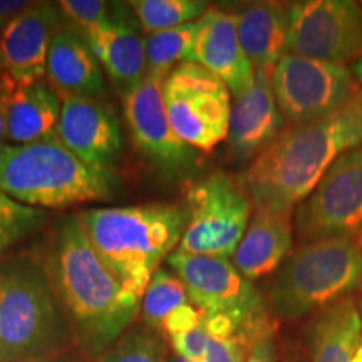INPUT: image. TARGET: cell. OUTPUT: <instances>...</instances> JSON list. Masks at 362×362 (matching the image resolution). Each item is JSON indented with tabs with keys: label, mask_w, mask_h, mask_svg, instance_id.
I'll return each mask as SVG.
<instances>
[{
	"label": "cell",
	"mask_w": 362,
	"mask_h": 362,
	"mask_svg": "<svg viewBox=\"0 0 362 362\" xmlns=\"http://www.w3.org/2000/svg\"><path fill=\"white\" fill-rule=\"evenodd\" d=\"M272 86L291 126L325 119L362 93V84L347 66L293 54H285L274 67Z\"/></svg>",
	"instance_id": "obj_10"
},
{
	"label": "cell",
	"mask_w": 362,
	"mask_h": 362,
	"mask_svg": "<svg viewBox=\"0 0 362 362\" xmlns=\"http://www.w3.org/2000/svg\"><path fill=\"white\" fill-rule=\"evenodd\" d=\"M235 16L240 44L253 67L274 69L287 54L288 4L252 2Z\"/></svg>",
	"instance_id": "obj_23"
},
{
	"label": "cell",
	"mask_w": 362,
	"mask_h": 362,
	"mask_svg": "<svg viewBox=\"0 0 362 362\" xmlns=\"http://www.w3.org/2000/svg\"><path fill=\"white\" fill-rule=\"evenodd\" d=\"M4 197H6V193H2V192H0V202H2V198Z\"/></svg>",
	"instance_id": "obj_41"
},
{
	"label": "cell",
	"mask_w": 362,
	"mask_h": 362,
	"mask_svg": "<svg viewBox=\"0 0 362 362\" xmlns=\"http://www.w3.org/2000/svg\"><path fill=\"white\" fill-rule=\"evenodd\" d=\"M203 322L202 312L194 307L192 302L188 304L178 307V309L171 312V314L166 317L165 322L161 324L160 332L166 337H173L176 334L187 332L189 329H194L197 325Z\"/></svg>",
	"instance_id": "obj_32"
},
{
	"label": "cell",
	"mask_w": 362,
	"mask_h": 362,
	"mask_svg": "<svg viewBox=\"0 0 362 362\" xmlns=\"http://www.w3.org/2000/svg\"><path fill=\"white\" fill-rule=\"evenodd\" d=\"M198 24L194 62L220 78L230 93L240 98L252 86L255 67L240 44L237 16L210 7Z\"/></svg>",
	"instance_id": "obj_18"
},
{
	"label": "cell",
	"mask_w": 362,
	"mask_h": 362,
	"mask_svg": "<svg viewBox=\"0 0 362 362\" xmlns=\"http://www.w3.org/2000/svg\"><path fill=\"white\" fill-rule=\"evenodd\" d=\"M187 285L173 270L160 267L149 280L141 300V314L149 329L160 332L161 324L171 312L188 304Z\"/></svg>",
	"instance_id": "obj_26"
},
{
	"label": "cell",
	"mask_w": 362,
	"mask_h": 362,
	"mask_svg": "<svg viewBox=\"0 0 362 362\" xmlns=\"http://www.w3.org/2000/svg\"><path fill=\"white\" fill-rule=\"evenodd\" d=\"M45 79L59 96L103 98L106 94L101 64L81 30L62 24L49 47Z\"/></svg>",
	"instance_id": "obj_19"
},
{
	"label": "cell",
	"mask_w": 362,
	"mask_h": 362,
	"mask_svg": "<svg viewBox=\"0 0 362 362\" xmlns=\"http://www.w3.org/2000/svg\"><path fill=\"white\" fill-rule=\"evenodd\" d=\"M129 6L146 35L202 19L210 8L203 0H134Z\"/></svg>",
	"instance_id": "obj_25"
},
{
	"label": "cell",
	"mask_w": 362,
	"mask_h": 362,
	"mask_svg": "<svg viewBox=\"0 0 362 362\" xmlns=\"http://www.w3.org/2000/svg\"><path fill=\"white\" fill-rule=\"evenodd\" d=\"M166 264L187 285L189 300L203 317L232 320L240 334L253 344L270 336L272 325L264 298L233 262L175 250Z\"/></svg>",
	"instance_id": "obj_7"
},
{
	"label": "cell",
	"mask_w": 362,
	"mask_h": 362,
	"mask_svg": "<svg viewBox=\"0 0 362 362\" xmlns=\"http://www.w3.org/2000/svg\"><path fill=\"white\" fill-rule=\"evenodd\" d=\"M141 33L129 4H111L110 16L101 24L83 30L121 99L146 78V35Z\"/></svg>",
	"instance_id": "obj_16"
},
{
	"label": "cell",
	"mask_w": 362,
	"mask_h": 362,
	"mask_svg": "<svg viewBox=\"0 0 362 362\" xmlns=\"http://www.w3.org/2000/svg\"><path fill=\"white\" fill-rule=\"evenodd\" d=\"M187 228L178 250L192 255L230 259L245 235L253 203L238 180L210 173L187 189Z\"/></svg>",
	"instance_id": "obj_8"
},
{
	"label": "cell",
	"mask_w": 362,
	"mask_h": 362,
	"mask_svg": "<svg viewBox=\"0 0 362 362\" xmlns=\"http://www.w3.org/2000/svg\"><path fill=\"white\" fill-rule=\"evenodd\" d=\"M198 21L146 35V78L165 81L181 62H194Z\"/></svg>",
	"instance_id": "obj_24"
},
{
	"label": "cell",
	"mask_w": 362,
	"mask_h": 362,
	"mask_svg": "<svg viewBox=\"0 0 362 362\" xmlns=\"http://www.w3.org/2000/svg\"><path fill=\"white\" fill-rule=\"evenodd\" d=\"M12 83L0 74V148L7 144V101Z\"/></svg>",
	"instance_id": "obj_33"
},
{
	"label": "cell",
	"mask_w": 362,
	"mask_h": 362,
	"mask_svg": "<svg viewBox=\"0 0 362 362\" xmlns=\"http://www.w3.org/2000/svg\"><path fill=\"white\" fill-rule=\"evenodd\" d=\"M270 67H255L253 83L235 98L228 124V156L237 165L253 161L282 133L284 116L272 86Z\"/></svg>",
	"instance_id": "obj_17"
},
{
	"label": "cell",
	"mask_w": 362,
	"mask_h": 362,
	"mask_svg": "<svg viewBox=\"0 0 362 362\" xmlns=\"http://www.w3.org/2000/svg\"><path fill=\"white\" fill-rule=\"evenodd\" d=\"M255 344L245 337H211L202 362H247Z\"/></svg>",
	"instance_id": "obj_30"
},
{
	"label": "cell",
	"mask_w": 362,
	"mask_h": 362,
	"mask_svg": "<svg viewBox=\"0 0 362 362\" xmlns=\"http://www.w3.org/2000/svg\"><path fill=\"white\" fill-rule=\"evenodd\" d=\"M208 339H210V334H208L205 320H203L194 329H189L187 332L176 334V336L170 337V342L173 346L176 356L183 357L188 362H202L208 346Z\"/></svg>",
	"instance_id": "obj_31"
},
{
	"label": "cell",
	"mask_w": 362,
	"mask_h": 362,
	"mask_svg": "<svg viewBox=\"0 0 362 362\" xmlns=\"http://www.w3.org/2000/svg\"><path fill=\"white\" fill-rule=\"evenodd\" d=\"M161 90L168 121L181 141L200 151L225 141L232 93L223 81L197 62H181L163 81Z\"/></svg>",
	"instance_id": "obj_9"
},
{
	"label": "cell",
	"mask_w": 362,
	"mask_h": 362,
	"mask_svg": "<svg viewBox=\"0 0 362 362\" xmlns=\"http://www.w3.org/2000/svg\"><path fill=\"white\" fill-rule=\"evenodd\" d=\"M352 362H362V337H361V342H359V347H357L354 357H352Z\"/></svg>",
	"instance_id": "obj_37"
},
{
	"label": "cell",
	"mask_w": 362,
	"mask_h": 362,
	"mask_svg": "<svg viewBox=\"0 0 362 362\" xmlns=\"http://www.w3.org/2000/svg\"><path fill=\"white\" fill-rule=\"evenodd\" d=\"M78 216L103 264L141 300L161 262L180 245L188 221L187 206L180 203L90 208Z\"/></svg>",
	"instance_id": "obj_3"
},
{
	"label": "cell",
	"mask_w": 362,
	"mask_h": 362,
	"mask_svg": "<svg viewBox=\"0 0 362 362\" xmlns=\"http://www.w3.org/2000/svg\"><path fill=\"white\" fill-rule=\"evenodd\" d=\"M287 54L344 64L362 59V4L305 0L288 4Z\"/></svg>",
	"instance_id": "obj_12"
},
{
	"label": "cell",
	"mask_w": 362,
	"mask_h": 362,
	"mask_svg": "<svg viewBox=\"0 0 362 362\" xmlns=\"http://www.w3.org/2000/svg\"><path fill=\"white\" fill-rule=\"evenodd\" d=\"M62 24L59 4L30 2L21 16L0 30V74L13 86L45 79L49 47Z\"/></svg>",
	"instance_id": "obj_15"
},
{
	"label": "cell",
	"mask_w": 362,
	"mask_h": 362,
	"mask_svg": "<svg viewBox=\"0 0 362 362\" xmlns=\"http://www.w3.org/2000/svg\"><path fill=\"white\" fill-rule=\"evenodd\" d=\"M42 260L79 349L101 357L128 332L141 298L103 264L78 214L54 221Z\"/></svg>",
	"instance_id": "obj_1"
},
{
	"label": "cell",
	"mask_w": 362,
	"mask_h": 362,
	"mask_svg": "<svg viewBox=\"0 0 362 362\" xmlns=\"http://www.w3.org/2000/svg\"><path fill=\"white\" fill-rule=\"evenodd\" d=\"M56 134L76 156L98 168L111 170L123 155L119 117L115 106L103 98H62Z\"/></svg>",
	"instance_id": "obj_14"
},
{
	"label": "cell",
	"mask_w": 362,
	"mask_h": 362,
	"mask_svg": "<svg viewBox=\"0 0 362 362\" xmlns=\"http://www.w3.org/2000/svg\"><path fill=\"white\" fill-rule=\"evenodd\" d=\"M165 346L153 329H133L121 336L99 362H166Z\"/></svg>",
	"instance_id": "obj_28"
},
{
	"label": "cell",
	"mask_w": 362,
	"mask_h": 362,
	"mask_svg": "<svg viewBox=\"0 0 362 362\" xmlns=\"http://www.w3.org/2000/svg\"><path fill=\"white\" fill-rule=\"evenodd\" d=\"M356 242H357V245H359V247L362 248V232L356 237Z\"/></svg>",
	"instance_id": "obj_40"
},
{
	"label": "cell",
	"mask_w": 362,
	"mask_h": 362,
	"mask_svg": "<svg viewBox=\"0 0 362 362\" xmlns=\"http://www.w3.org/2000/svg\"><path fill=\"white\" fill-rule=\"evenodd\" d=\"M247 362H275V342L274 336L262 337L259 342L253 346Z\"/></svg>",
	"instance_id": "obj_35"
},
{
	"label": "cell",
	"mask_w": 362,
	"mask_h": 362,
	"mask_svg": "<svg viewBox=\"0 0 362 362\" xmlns=\"http://www.w3.org/2000/svg\"><path fill=\"white\" fill-rule=\"evenodd\" d=\"M359 312H361V319H362V302H361V310Z\"/></svg>",
	"instance_id": "obj_42"
},
{
	"label": "cell",
	"mask_w": 362,
	"mask_h": 362,
	"mask_svg": "<svg viewBox=\"0 0 362 362\" xmlns=\"http://www.w3.org/2000/svg\"><path fill=\"white\" fill-rule=\"evenodd\" d=\"M163 81L144 78L133 93L123 98V110L131 139L151 168L168 180H185L197 170V149L188 146L171 128Z\"/></svg>",
	"instance_id": "obj_13"
},
{
	"label": "cell",
	"mask_w": 362,
	"mask_h": 362,
	"mask_svg": "<svg viewBox=\"0 0 362 362\" xmlns=\"http://www.w3.org/2000/svg\"><path fill=\"white\" fill-rule=\"evenodd\" d=\"M362 232V146L349 149L296 211L302 243L325 238H356Z\"/></svg>",
	"instance_id": "obj_11"
},
{
	"label": "cell",
	"mask_w": 362,
	"mask_h": 362,
	"mask_svg": "<svg viewBox=\"0 0 362 362\" xmlns=\"http://www.w3.org/2000/svg\"><path fill=\"white\" fill-rule=\"evenodd\" d=\"M71 336L42 255L0 259V362L56 356Z\"/></svg>",
	"instance_id": "obj_5"
},
{
	"label": "cell",
	"mask_w": 362,
	"mask_h": 362,
	"mask_svg": "<svg viewBox=\"0 0 362 362\" xmlns=\"http://www.w3.org/2000/svg\"><path fill=\"white\" fill-rule=\"evenodd\" d=\"M62 98L47 79L13 86L7 101V144H30L56 134Z\"/></svg>",
	"instance_id": "obj_21"
},
{
	"label": "cell",
	"mask_w": 362,
	"mask_h": 362,
	"mask_svg": "<svg viewBox=\"0 0 362 362\" xmlns=\"http://www.w3.org/2000/svg\"><path fill=\"white\" fill-rule=\"evenodd\" d=\"M166 362H188V361H185L183 357H180V356H176V354H173V356H170L168 359H166Z\"/></svg>",
	"instance_id": "obj_39"
},
{
	"label": "cell",
	"mask_w": 362,
	"mask_h": 362,
	"mask_svg": "<svg viewBox=\"0 0 362 362\" xmlns=\"http://www.w3.org/2000/svg\"><path fill=\"white\" fill-rule=\"evenodd\" d=\"M62 16L74 22L79 30H88L90 27L101 24L110 16L111 4L101 0H62L59 2Z\"/></svg>",
	"instance_id": "obj_29"
},
{
	"label": "cell",
	"mask_w": 362,
	"mask_h": 362,
	"mask_svg": "<svg viewBox=\"0 0 362 362\" xmlns=\"http://www.w3.org/2000/svg\"><path fill=\"white\" fill-rule=\"evenodd\" d=\"M362 146V93L325 119L291 126L238 176L253 208L293 210L339 156Z\"/></svg>",
	"instance_id": "obj_2"
},
{
	"label": "cell",
	"mask_w": 362,
	"mask_h": 362,
	"mask_svg": "<svg viewBox=\"0 0 362 362\" xmlns=\"http://www.w3.org/2000/svg\"><path fill=\"white\" fill-rule=\"evenodd\" d=\"M47 211L27 206L7 194L0 202V259L17 243L47 223Z\"/></svg>",
	"instance_id": "obj_27"
},
{
	"label": "cell",
	"mask_w": 362,
	"mask_h": 362,
	"mask_svg": "<svg viewBox=\"0 0 362 362\" xmlns=\"http://www.w3.org/2000/svg\"><path fill=\"white\" fill-rule=\"evenodd\" d=\"M119 188L115 171L88 165L57 134L0 148V192L22 205L45 210L107 202Z\"/></svg>",
	"instance_id": "obj_4"
},
{
	"label": "cell",
	"mask_w": 362,
	"mask_h": 362,
	"mask_svg": "<svg viewBox=\"0 0 362 362\" xmlns=\"http://www.w3.org/2000/svg\"><path fill=\"white\" fill-rule=\"evenodd\" d=\"M293 210L253 208L248 228L233 255L243 277L259 280L279 270L292 250Z\"/></svg>",
	"instance_id": "obj_20"
},
{
	"label": "cell",
	"mask_w": 362,
	"mask_h": 362,
	"mask_svg": "<svg viewBox=\"0 0 362 362\" xmlns=\"http://www.w3.org/2000/svg\"><path fill=\"white\" fill-rule=\"evenodd\" d=\"M362 337L361 312L344 297L315 312L307 325L312 362H352Z\"/></svg>",
	"instance_id": "obj_22"
},
{
	"label": "cell",
	"mask_w": 362,
	"mask_h": 362,
	"mask_svg": "<svg viewBox=\"0 0 362 362\" xmlns=\"http://www.w3.org/2000/svg\"><path fill=\"white\" fill-rule=\"evenodd\" d=\"M22 362H69L62 357L57 356H49V357H39V359H29V361H22Z\"/></svg>",
	"instance_id": "obj_36"
},
{
	"label": "cell",
	"mask_w": 362,
	"mask_h": 362,
	"mask_svg": "<svg viewBox=\"0 0 362 362\" xmlns=\"http://www.w3.org/2000/svg\"><path fill=\"white\" fill-rule=\"evenodd\" d=\"M356 72H357V76H359V83L362 84V59H361V61H357Z\"/></svg>",
	"instance_id": "obj_38"
},
{
	"label": "cell",
	"mask_w": 362,
	"mask_h": 362,
	"mask_svg": "<svg viewBox=\"0 0 362 362\" xmlns=\"http://www.w3.org/2000/svg\"><path fill=\"white\" fill-rule=\"evenodd\" d=\"M362 287V248L356 238L300 243L272 279L269 304L285 320L315 314Z\"/></svg>",
	"instance_id": "obj_6"
},
{
	"label": "cell",
	"mask_w": 362,
	"mask_h": 362,
	"mask_svg": "<svg viewBox=\"0 0 362 362\" xmlns=\"http://www.w3.org/2000/svg\"><path fill=\"white\" fill-rule=\"evenodd\" d=\"M29 6L30 2L25 0H0V30L6 29Z\"/></svg>",
	"instance_id": "obj_34"
}]
</instances>
